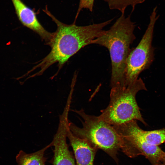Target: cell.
Wrapping results in <instances>:
<instances>
[{
	"instance_id": "1",
	"label": "cell",
	"mask_w": 165,
	"mask_h": 165,
	"mask_svg": "<svg viewBox=\"0 0 165 165\" xmlns=\"http://www.w3.org/2000/svg\"><path fill=\"white\" fill-rule=\"evenodd\" d=\"M43 11L56 23L57 29L53 33L49 45L51 47L50 52L28 73L37 68H40V70L28 78L41 75L55 63H58L59 70L68 60L81 48L91 44L93 40L100 35L104 31V28L113 19L85 26L76 25L75 21L68 25L57 20L49 11L47 6Z\"/></svg>"
},
{
	"instance_id": "2",
	"label": "cell",
	"mask_w": 165,
	"mask_h": 165,
	"mask_svg": "<svg viewBox=\"0 0 165 165\" xmlns=\"http://www.w3.org/2000/svg\"><path fill=\"white\" fill-rule=\"evenodd\" d=\"M135 27L130 16L126 17L124 13L122 14L108 30L104 31L91 43L108 50L111 61V87L125 86L126 62L131 51L130 45L136 38L134 32Z\"/></svg>"
},
{
	"instance_id": "3",
	"label": "cell",
	"mask_w": 165,
	"mask_h": 165,
	"mask_svg": "<svg viewBox=\"0 0 165 165\" xmlns=\"http://www.w3.org/2000/svg\"><path fill=\"white\" fill-rule=\"evenodd\" d=\"M82 118V127L69 122L72 134L86 141L92 146L100 149L107 153L118 164V151L123 145V140L113 126L100 119L98 116L86 114L83 109L72 110Z\"/></svg>"
},
{
	"instance_id": "4",
	"label": "cell",
	"mask_w": 165,
	"mask_h": 165,
	"mask_svg": "<svg viewBox=\"0 0 165 165\" xmlns=\"http://www.w3.org/2000/svg\"><path fill=\"white\" fill-rule=\"evenodd\" d=\"M111 88L109 104L101 111L99 118L113 126L133 120H138L145 126L147 125L136 99L139 91L147 90L142 79L139 78L127 87L117 86Z\"/></svg>"
},
{
	"instance_id": "5",
	"label": "cell",
	"mask_w": 165,
	"mask_h": 165,
	"mask_svg": "<svg viewBox=\"0 0 165 165\" xmlns=\"http://www.w3.org/2000/svg\"><path fill=\"white\" fill-rule=\"evenodd\" d=\"M158 17L156 7L150 16L149 24L141 40L129 54L125 69L126 87L135 82L140 74L148 69L154 61V49L152 42L155 25Z\"/></svg>"
},
{
	"instance_id": "6",
	"label": "cell",
	"mask_w": 165,
	"mask_h": 165,
	"mask_svg": "<svg viewBox=\"0 0 165 165\" xmlns=\"http://www.w3.org/2000/svg\"><path fill=\"white\" fill-rule=\"evenodd\" d=\"M113 126L122 139L121 150L129 157L144 156L152 165H158L165 156V152L158 146L151 145L145 142L127 123Z\"/></svg>"
},
{
	"instance_id": "7",
	"label": "cell",
	"mask_w": 165,
	"mask_h": 165,
	"mask_svg": "<svg viewBox=\"0 0 165 165\" xmlns=\"http://www.w3.org/2000/svg\"><path fill=\"white\" fill-rule=\"evenodd\" d=\"M69 128L68 120L64 118L60 119L57 131L51 142L54 147L53 156L50 161L53 165H76L75 157L67 143Z\"/></svg>"
},
{
	"instance_id": "8",
	"label": "cell",
	"mask_w": 165,
	"mask_h": 165,
	"mask_svg": "<svg viewBox=\"0 0 165 165\" xmlns=\"http://www.w3.org/2000/svg\"><path fill=\"white\" fill-rule=\"evenodd\" d=\"M19 20L24 26L31 29L40 36L49 45L53 33L46 30L38 21L35 12L21 0H11Z\"/></svg>"
},
{
	"instance_id": "9",
	"label": "cell",
	"mask_w": 165,
	"mask_h": 165,
	"mask_svg": "<svg viewBox=\"0 0 165 165\" xmlns=\"http://www.w3.org/2000/svg\"><path fill=\"white\" fill-rule=\"evenodd\" d=\"M67 137L73 150L76 165H94L95 157L98 149L92 146L84 140L74 135L69 128Z\"/></svg>"
},
{
	"instance_id": "10",
	"label": "cell",
	"mask_w": 165,
	"mask_h": 165,
	"mask_svg": "<svg viewBox=\"0 0 165 165\" xmlns=\"http://www.w3.org/2000/svg\"><path fill=\"white\" fill-rule=\"evenodd\" d=\"M127 123L136 134L150 145L158 146L165 142V128L146 131L139 127L137 120H132Z\"/></svg>"
},
{
	"instance_id": "11",
	"label": "cell",
	"mask_w": 165,
	"mask_h": 165,
	"mask_svg": "<svg viewBox=\"0 0 165 165\" xmlns=\"http://www.w3.org/2000/svg\"><path fill=\"white\" fill-rule=\"evenodd\" d=\"M51 146V142L41 149L30 153L20 150L16 157L17 165H46V160L45 152Z\"/></svg>"
},
{
	"instance_id": "12",
	"label": "cell",
	"mask_w": 165,
	"mask_h": 165,
	"mask_svg": "<svg viewBox=\"0 0 165 165\" xmlns=\"http://www.w3.org/2000/svg\"><path fill=\"white\" fill-rule=\"evenodd\" d=\"M108 4L111 9H117L122 14L124 13L126 9L128 6H131L132 12L138 4L143 3L145 0H103Z\"/></svg>"
},
{
	"instance_id": "13",
	"label": "cell",
	"mask_w": 165,
	"mask_h": 165,
	"mask_svg": "<svg viewBox=\"0 0 165 165\" xmlns=\"http://www.w3.org/2000/svg\"><path fill=\"white\" fill-rule=\"evenodd\" d=\"M94 1L95 0H79L75 21H76L79 13L83 9H86L91 12L93 11Z\"/></svg>"
},
{
	"instance_id": "14",
	"label": "cell",
	"mask_w": 165,
	"mask_h": 165,
	"mask_svg": "<svg viewBox=\"0 0 165 165\" xmlns=\"http://www.w3.org/2000/svg\"><path fill=\"white\" fill-rule=\"evenodd\" d=\"M158 165H165V156L162 160Z\"/></svg>"
}]
</instances>
